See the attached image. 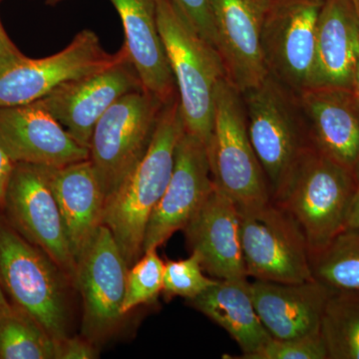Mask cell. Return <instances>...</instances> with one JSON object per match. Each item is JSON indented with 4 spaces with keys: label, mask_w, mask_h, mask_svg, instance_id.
<instances>
[{
    "label": "cell",
    "mask_w": 359,
    "mask_h": 359,
    "mask_svg": "<svg viewBox=\"0 0 359 359\" xmlns=\"http://www.w3.org/2000/svg\"><path fill=\"white\" fill-rule=\"evenodd\" d=\"M157 20L173 74L185 129L209 141L215 99L226 77L219 52L200 36L171 0H156Z\"/></svg>",
    "instance_id": "obj_2"
},
{
    "label": "cell",
    "mask_w": 359,
    "mask_h": 359,
    "mask_svg": "<svg viewBox=\"0 0 359 359\" xmlns=\"http://www.w3.org/2000/svg\"><path fill=\"white\" fill-rule=\"evenodd\" d=\"M238 90L228 77L219 81L215 99L211 136L205 144L214 185L238 209L271 202L268 182L248 131Z\"/></svg>",
    "instance_id": "obj_5"
},
{
    "label": "cell",
    "mask_w": 359,
    "mask_h": 359,
    "mask_svg": "<svg viewBox=\"0 0 359 359\" xmlns=\"http://www.w3.org/2000/svg\"><path fill=\"white\" fill-rule=\"evenodd\" d=\"M238 212L248 276L283 283L313 280L308 241L287 210L271 201Z\"/></svg>",
    "instance_id": "obj_7"
},
{
    "label": "cell",
    "mask_w": 359,
    "mask_h": 359,
    "mask_svg": "<svg viewBox=\"0 0 359 359\" xmlns=\"http://www.w3.org/2000/svg\"><path fill=\"white\" fill-rule=\"evenodd\" d=\"M320 335L328 359H359V290L332 292L323 311Z\"/></svg>",
    "instance_id": "obj_25"
},
{
    "label": "cell",
    "mask_w": 359,
    "mask_h": 359,
    "mask_svg": "<svg viewBox=\"0 0 359 359\" xmlns=\"http://www.w3.org/2000/svg\"><path fill=\"white\" fill-rule=\"evenodd\" d=\"M354 193V170L313 146L273 202L287 210L299 223L313 254L346 228Z\"/></svg>",
    "instance_id": "obj_4"
},
{
    "label": "cell",
    "mask_w": 359,
    "mask_h": 359,
    "mask_svg": "<svg viewBox=\"0 0 359 359\" xmlns=\"http://www.w3.org/2000/svg\"><path fill=\"white\" fill-rule=\"evenodd\" d=\"M353 170L355 175V193H354L353 205L347 219L346 228L359 229V162Z\"/></svg>",
    "instance_id": "obj_34"
},
{
    "label": "cell",
    "mask_w": 359,
    "mask_h": 359,
    "mask_svg": "<svg viewBox=\"0 0 359 359\" xmlns=\"http://www.w3.org/2000/svg\"><path fill=\"white\" fill-rule=\"evenodd\" d=\"M211 4L217 51L226 77L244 93L263 83L269 75L263 48L269 0H211Z\"/></svg>",
    "instance_id": "obj_15"
},
{
    "label": "cell",
    "mask_w": 359,
    "mask_h": 359,
    "mask_svg": "<svg viewBox=\"0 0 359 359\" xmlns=\"http://www.w3.org/2000/svg\"><path fill=\"white\" fill-rule=\"evenodd\" d=\"M97 355L95 344L85 337H68L58 342L57 359H93Z\"/></svg>",
    "instance_id": "obj_31"
},
{
    "label": "cell",
    "mask_w": 359,
    "mask_h": 359,
    "mask_svg": "<svg viewBox=\"0 0 359 359\" xmlns=\"http://www.w3.org/2000/svg\"><path fill=\"white\" fill-rule=\"evenodd\" d=\"M122 20L127 55L144 90L166 104L177 94L176 84L157 20L156 0H110Z\"/></svg>",
    "instance_id": "obj_19"
},
{
    "label": "cell",
    "mask_w": 359,
    "mask_h": 359,
    "mask_svg": "<svg viewBox=\"0 0 359 359\" xmlns=\"http://www.w3.org/2000/svg\"><path fill=\"white\" fill-rule=\"evenodd\" d=\"M184 131L177 95L163 106L143 159L106 202L102 224L112 231L129 268L143 255L149 219L169 184L177 145Z\"/></svg>",
    "instance_id": "obj_1"
},
{
    "label": "cell",
    "mask_w": 359,
    "mask_h": 359,
    "mask_svg": "<svg viewBox=\"0 0 359 359\" xmlns=\"http://www.w3.org/2000/svg\"><path fill=\"white\" fill-rule=\"evenodd\" d=\"M0 147L13 163L59 168L89 159L41 101L0 108Z\"/></svg>",
    "instance_id": "obj_16"
},
{
    "label": "cell",
    "mask_w": 359,
    "mask_h": 359,
    "mask_svg": "<svg viewBox=\"0 0 359 359\" xmlns=\"http://www.w3.org/2000/svg\"><path fill=\"white\" fill-rule=\"evenodd\" d=\"M359 60V11L351 0H325L316 30L311 87L353 89Z\"/></svg>",
    "instance_id": "obj_21"
},
{
    "label": "cell",
    "mask_w": 359,
    "mask_h": 359,
    "mask_svg": "<svg viewBox=\"0 0 359 359\" xmlns=\"http://www.w3.org/2000/svg\"><path fill=\"white\" fill-rule=\"evenodd\" d=\"M204 271L200 257L195 252L187 259L168 261L163 280L162 294L165 299L180 297L191 301L218 282V278H209Z\"/></svg>",
    "instance_id": "obj_28"
},
{
    "label": "cell",
    "mask_w": 359,
    "mask_h": 359,
    "mask_svg": "<svg viewBox=\"0 0 359 359\" xmlns=\"http://www.w3.org/2000/svg\"><path fill=\"white\" fill-rule=\"evenodd\" d=\"M23 54L11 41L0 21V66L21 57Z\"/></svg>",
    "instance_id": "obj_32"
},
{
    "label": "cell",
    "mask_w": 359,
    "mask_h": 359,
    "mask_svg": "<svg viewBox=\"0 0 359 359\" xmlns=\"http://www.w3.org/2000/svg\"><path fill=\"white\" fill-rule=\"evenodd\" d=\"M59 1H62V0H47L49 4H57Z\"/></svg>",
    "instance_id": "obj_38"
},
{
    "label": "cell",
    "mask_w": 359,
    "mask_h": 359,
    "mask_svg": "<svg viewBox=\"0 0 359 359\" xmlns=\"http://www.w3.org/2000/svg\"><path fill=\"white\" fill-rule=\"evenodd\" d=\"M14 163L7 157L4 151L0 147V208L2 207L6 197L7 184L13 172Z\"/></svg>",
    "instance_id": "obj_33"
},
{
    "label": "cell",
    "mask_w": 359,
    "mask_h": 359,
    "mask_svg": "<svg viewBox=\"0 0 359 359\" xmlns=\"http://www.w3.org/2000/svg\"><path fill=\"white\" fill-rule=\"evenodd\" d=\"M250 287L257 316L273 339L320 334L323 311L334 290L316 280L299 283L255 280Z\"/></svg>",
    "instance_id": "obj_18"
},
{
    "label": "cell",
    "mask_w": 359,
    "mask_h": 359,
    "mask_svg": "<svg viewBox=\"0 0 359 359\" xmlns=\"http://www.w3.org/2000/svg\"><path fill=\"white\" fill-rule=\"evenodd\" d=\"M183 231L205 273L218 280L248 278L238 205L216 186Z\"/></svg>",
    "instance_id": "obj_17"
},
{
    "label": "cell",
    "mask_w": 359,
    "mask_h": 359,
    "mask_svg": "<svg viewBox=\"0 0 359 359\" xmlns=\"http://www.w3.org/2000/svg\"><path fill=\"white\" fill-rule=\"evenodd\" d=\"M302 99L313 147L354 169L359 162V101L353 89L316 87L302 91Z\"/></svg>",
    "instance_id": "obj_20"
},
{
    "label": "cell",
    "mask_w": 359,
    "mask_h": 359,
    "mask_svg": "<svg viewBox=\"0 0 359 359\" xmlns=\"http://www.w3.org/2000/svg\"><path fill=\"white\" fill-rule=\"evenodd\" d=\"M76 285L83 302L82 334L95 344L111 337L124 318L129 266L112 231L101 224L78 255Z\"/></svg>",
    "instance_id": "obj_11"
},
{
    "label": "cell",
    "mask_w": 359,
    "mask_h": 359,
    "mask_svg": "<svg viewBox=\"0 0 359 359\" xmlns=\"http://www.w3.org/2000/svg\"><path fill=\"white\" fill-rule=\"evenodd\" d=\"M123 50H104L95 32L77 33L63 50L44 58L21 57L0 66V108L36 102L60 85L107 67Z\"/></svg>",
    "instance_id": "obj_10"
},
{
    "label": "cell",
    "mask_w": 359,
    "mask_h": 359,
    "mask_svg": "<svg viewBox=\"0 0 359 359\" xmlns=\"http://www.w3.org/2000/svg\"><path fill=\"white\" fill-rule=\"evenodd\" d=\"M122 50L113 65L66 82L40 99L70 136L88 150L93 130L106 111L130 92L144 89L124 47Z\"/></svg>",
    "instance_id": "obj_13"
},
{
    "label": "cell",
    "mask_w": 359,
    "mask_h": 359,
    "mask_svg": "<svg viewBox=\"0 0 359 359\" xmlns=\"http://www.w3.org/2000/svg\"><path fill=\"white\" fill-rule=\"evenodd\" d=\"M325 0H269L263 25L269 73L302 92L311 87L316 30Z\"/></svg>",
    "instance_id": "obj_12"
},
{
    "label": "cell",
    "mask_w": 359,
    "mask_h": 359,
    "mask_svg": "<svg viewBox=\"0 0 359 359\" xmlns=\"http://www.w3.org/2000/svg\"><path fill=\"white\" fill-rule=\"evenodd\" d=\"M195 32L216 48L211 0H171ZM217 49V48H216Z\"/></svg>",
    "instance_id": "obj_30"
},
{
    "label": "cell",
    "mask_w": 359,
    "mask_h": 359,
    "mask_svg": "<svg viewBox=\"0 0 359 359\" xmlns=\"http://www.w3.org/2000/svg\"><path fill=\"white\" fill-rule=\"evenodd\" d=\"M70 282L43 250L0 215V285L11 304L32 316L57 344L69 337Z\"/></svg>",
    "instance_id": "obj_3"
},
{
    "label": "cell",
    "mask_w": 359,
    "mask_h": 359,
    "mask_svg": "<svg viewBox=\"0 0 359 359\" xmlns=\"http://www.w3.org/2000/svg\"><path fill=\"white\" fill-rule=\"evenodd\" d=\"M244 95L250 143L273 201L313 144L271 75L259 86L245 91Z\"/></svg>",
    "instance_id": "obj_8"
},
{
    "label": "cell",
    "mask_w": 359,
    "mask_h": 359,
    "mask_svg": "<svg viewBox=\"0 0 359 359\" xmlns=\"http://www.w3.org/2000/svg\"><path fill=\"white\" fill-rule=\"evenodd\" d=\"M250 359H328L320 334L290 339L271 337Z\"/></svg>",
    "instance_id": "obj_29"
},
{
    "label": "cell",
    "mask_w": 359,
    "mask_h": 359,
    "mask_svg": "<svg viewBox=\"0 0 359 359\" xmlns=\"http://www.w3.org/2000/svg\"><path fill=\"white\" fill-rule=\"evenodd\" d=\"M8 223L74 283L76 257L43 166L14 163L1 207Z\"/></svg>",
    "instance_id": "obj_9"
},
{
    "label": "cell",
    "mask_w": 359,
    "mask_h": 359,
    "mask_svg": "<svg viewBox=\"0 0 359 359\" xmlns=\"http://www.w3.org/2000/svg\"><path fill=\"white\" fill-rule=\"evenodd\" d=\"M165 263L158 255L157 249L145 250L140 259L128 269L126 289L122 304V313L142 304H152L162 294Z\"/></svg>",
    "instance_id": "obj_27"
},
{
    "label": "cell",
    "mask_w": 359,
    "mask_h": 359,
    "mask_svg": "<svg viewBox=\"0 0 359 359\" xmlns=\"http://www.w3.org/2000/svg\"><path fill=\"white\" fill-rule=\"evenodd\" d=\"M353 91L359 101V60L358 66H356L355 73H354Z\"/></svg>",
    "instance_id": "obj_36"
},
{
    "label": "cell",
    "mask_w": 359,
    "mask_h": 359,
    "mask_svg": "<svg viewBox=\"0 0 359 359\" xmlns=\"http://www.w3.org/2000/svg\"><path fill=\"white\" fill-rule=\"evenodd\" d=\"M188 302L237 342L243 351L238 358L250 359L271 339L257 316L248 278L219 280Z\"/></svg>",
    "instance_id": "obj_23"
},
{
    "label": "cell",
    "mask_w": 359,
    "mask_h": 359,
    "mask_svg": "<svg viewBox=\"0 0 359 359\" xmlns=\"http://www.w3.org/2000/svg\"><path fill=\"white\" fill-rule=\"evenodd\" d=\"M75 257L102 224L106 199L89 159L65 167H44Z\"/></svg>",
    "instance_id": "obj_22"
},
{
    "label": "cell",
    "mask_w": 359,
    "mask_h": 359,
    "mask_svg": "<svg viewBox=\"0 0 359 359\" xmlns=\"http://www.w3.org/2000/svg\"><path fill=\"white\" fill-rule=\"evenodd\" d=\"M313 280L334 292L359 290V229L346 228L311 254Z\"/></svg>",
    "instance_id": "obj_24"
},
{
    "label": "cell",
    "mask_w": 359,
    "mask_h": 359,
    "mask_svg": "<svg viewBox=\"0 0 359 359\" xmlns=\"http://www.w3.org/2000/svg\"><path fill=\"white\" fill-rule=\"evenodd\" d=\"M163 106L145 90H137L116 101L97 122L90 141L89 160L106 202L147 152Z\"/></svg>",
    "instance_id": "obj_6"
},
{
    "label": "cell",
    "mask_w": 359,
    "mask_h": 359,
    "mask_svg": "<svg viewBox=\"0 0 359 359\" xmlns=\"http://www.w3.org/2000/svg\"><path fill=\"white\" fill-rule=\"evenodd\" d=\"M57 347L23 309L11 304L0 313V359H57Z\"/></svg>",
    "instance_id": "obj_26"
},
{
    "label": "cell",
    "mask_w": 359,
    "mask_h": 359,
    "mask_svg": "<svg viewBox=\"0 0 359 359\" xmlns=\"http://www.w3.org/2000/svg\"><path fill=\"white\" fill-rule=\"evenodd\" d=\"M214 188L204 142L183 132L175 154L171 178L146 230L143 252L158 249L183 231Z\"/></svg>",
    "instance_id": "obj_14"
},
{
    "label": "cell",
    "mask_w": 359,
    "mask_h": 359,
    "mask_svg": "<svg viewBox=\"0 0 359 359\" xmlns=\"http://www.w3.org/2000/svg\"><path fill=\"white\" fill-rule=\"evenodd\" d=\"M351 1L353 2L354 6H356V8H358V11H359V0H351Z\"/></svg>",
    "instance_id": "obj_37"
},
{
    "label": "cell",
    "mask_w": 359,
    "mask_h": 359,
    "mask_svg": "<svg viewBox=\"0 0 359 359\" xmlns=\"http://www.w3.org/2000/svg\"><path fill=\"white\" fill-rule=\"evenodd\" d=\"M11 304V302L7 299L6 292H4V289H2L1 285H0V313L4 311V309L7 308V306Z\"/></svg>",
    "instance_id": "obj_35"
}]
</instances>
